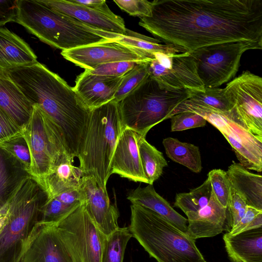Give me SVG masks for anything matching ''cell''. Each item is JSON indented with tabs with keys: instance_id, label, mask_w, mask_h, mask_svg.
Instances as JSON below:
<instances>
[{
	"instance_id": "obj_1",
	"label": "cell",
	"mask_w": 262,
	"mask_h": 262,
	"mask_svg": "<svg viewBox=\"0 0 262 262\" xmlns=\"http://www.w3.org/2000/svg\"><path fill=\"white\" fill-rule=\"evenodd\" d=\"M139 25L181 53L232 41L262 44V0H155Z\"/></svg>"
},
{
	"instance_id": "obj_2",
	"label": "cell",
	"mask_w": 262,
	"mask_h": 262,
	"mask_svg": "<svg viewBox=\"0 0 262 262\" xmlns=\"http://www.w3.org/2000/svg\"><path fill=\"white\" fill-rule=\"evenodd\" d=\"M7 73L30 102L55 125L67 154L77 157L91 111L73 88L38 61Z\"/></svg>"
},
{
	"instance_id": "obj_3",
	"label": "cell",
	"mask_w": 262,
	"mask_h": 262,
	"mask_svg": "<svg viewBox=\"0 0 262 262\" xmlns=\"http://www.w3.org/2000/svg\"><path fill=\"white\" fill-rule=\"evenodd\" d=\"M15 22L41 41L68 50L113 41L114 33L88 26L49 8L40 0H17Z\"/></svg>"
},
{
	"instance_id": "obj_4",
	"label": "cell",
	"mask_w": 262,
	"mask_h": 262,
	"mask_svg": "<svg viewBox=\"0 0 262 262\" xmlns=\"http://www.w3.org/2000/svg\"><path fill=\"white\" fill-rule=\"evenodd\" d=\"M128 229L150 256L157 262H207L195 240L155 212L130 205Z\"/></svg>"
},
{
	"instance_id": "obj_5",
	"label": "cell",
	"mask_w": 262,
	"mask_h": 262,
	"mask_svg": "<svg viewBox=\"0 0 262 262\" xmlns=\"http://www.w3.org/2000/svg\"><path fill=\"white\" fill-rule=\"evenodd\" d=\"M122 129L118 102L112 101L91 111L77 158L84 174L94 178L105 192Z\"/></svg>"
},
{
	"instance_id": "obj_6",
	"label": "cell",
	"mask_w": 262,
	"mask_h": 262,
	"mask_svg": "<svg viewBox=\"0 0 262 262\" xmlns=\"http://www.w3.org/2000/svg\"><path fill=\"white\" fill-rule=\"evenodd\" d=\"M45 191L30 176L7 202L6 220L0 232V262H20L25 248L47 200Z\"/></svg>"
},
{
	"instance_id": "obj_7",
	"label": "cell",
	"mask_w": 262,
	"mask_h": 262,
	"mask_svg": "<svg viewBox=\"0 0 262 262\" xmlns=\"http://www.w3.org/2000/svg\"><path fill=\"white\" fill-rule=\"evenodd\" d=\"M190 91L167 90L149 76L118 102L123 129L146 137L153 126L170 118L173 110L190 97Z\"/></svg>"
},
{
	"instance_id": "obj_8",
	"label": "cell",
	"mask_w": 262,
	"mask_h": 262,
	"mask_svg": "<svg viewBox=\"0 0 262 262\" xmlns=\"http://www.w3.org/2000/svg\"><path fill=\"white\" fill-rule=\"evenodd\" d=\"M21 134L30 153V175L42 188L57 160L67 153L61 136L53 122L36 105L29 122L21 128Z\"/></svg>"
},
{
	"instance_id": "obj_9",
	"label": "cell",
	"mask_w": 262,
	"mask_h": 262,
	"mask_svg": "<svg viewBox=\"0 0 262 262\" xmlns=\"http://www.w3.org/2000/svg\"><path fill=\"white\" fill-rule=\"evenodd\" d=\"M261 49V43L239 41L208 46L190 53L195 60L198 74L204 86L215 88L235 77L245 52Z\"/></svg>"
},
{
	"instance_id": "obj_10",
	"label": "cell",
	"mask_w": 262,
	"mask_h": 262,
	"mask_svg": "<svg viewBox=\"0 0 262 262\" xmlns=\"http://www.w3.org/2000/svg\"><path fill=\"white\" fill-rule=\"evenodd\" d=\"M224 90L231 105L226 116L262 140V78L245 71L229 82Z\"/></svg>"
},
{
	"instance_id": "obj_11",
	"label": "cell",
	"mask_w": 262,
	"mask_h": 262,
	"mask_svg": "<svg viewBox=\"0 0 262 262\" xmlns=\"http://www.w3.org/2000/svg\"><path fill=\"white\" fill-rule=\"evenodd\" d=\"M56 226L73 262H101L106 236L93 222L84 202Z\"/></svg>"
},
{
	"instance_id": "obj_12",
	"label": "cell",
	"mask_w": 262,
	"mask_h": 262,
	"mask_svg": "<svg viewBox=\"0 0 262 262\" xmlns=\"http://www.w3.org/2000/svg\"><path fill=\"white\" fill-rule=\"evenodd\" d=\"M153 55L154 58L147 63L148 73L163 88L170 91L204 90L195 60L190 53L157 52Z\"/></svg>"
},
{
	"instance_id": "obj_13",
	"label": "cell",
	"mask_w": 262,
	"mask_h": 262,
	"mask_svg": "<svg viewBox=\"0 0 262 262\" xmlns=\"http://www.w3.org/2000/svg\"><path fill=\"white\" fill-rule=\"evenodd\" d=\"M61 54L76 66L90 70L103 63L147 62L154 58L152 54L112 40L62 51Z\"/></svg>"
},
{
	"instance_id": "obj_14",
	"label": "cell",
	"mask_w": 262,
	"mask_h": 262,
	"mask_svg": "<svg viewBox=\"0 0 262 262\" xmlns=\"http://www.w3.org/2000/svg\"><path fill=\"white\" fill-rule=\"evenodd\" d=\"M59 13L73 17L96 29L109 33L124 35L126 31L124 19L114 13L106 1L95 7L76 4L70 0H40Z\"/></svg>"
},
{
	"instance_id": "obj_15",
	"label": "cell",
	"mask_w": 262,
	"mask_h": 262,
	"mask_svg": "<svg viewBox=\"0 0 262 262\" xmlns=\"http://www.w3.org/2000/svg\"><path fill=\"white\" fill-rule=\"evenodd\" d=\"M20 262H73L56 225L39 223L29 238Z\"/></svg>"
},
{
	"instance_id": "obj_16",
	"label": "cell",
	"mask_w": 262,
	"mask_h": 262,
	"mask_svg": "<svg viewBox=\"0 0 262 262\" xmlns=\"http://www.w3.org/2000/svg\"><path fill=\"white\" fill-rule=\"evenodd\" d=\"M86 211L97 227L107 236L119 227V213L93 177L84 175L80 185Z\"/></svg>"
},
{
	"instance_id": "obj_17",
	"label": "cell",
	"mask_w": 262,
	"mask_h": 262,
	"mask_svg": "<svg viewBox=\"0 0 262 262\" xmlns=\"http://www.w3.org/2000/svg\"><path fill=\"white\" fill-rule=\"evenodd\" d=\"M138 134L123 128L113 155L111 174L148 184L142 168L137 144Z\"/></svg>"
},
{
	"instance_id": "obj_18",
	"label": "cell",
	"mask_w": 262,
	"mask_h": 262,
	"mask_svg": "<svg viewBox=\"0 0 262 262\" xmlns=\"http://www.w3.org/2000/svg\"><path fill=\"white\" fill-rule=\"evenodd\" d=\"M123 76L96 75L85 70L77 76L73 88L85 106L91 111L114 100Z\"/></svg>"
},
{
	"instance_id": "obj_19",
	"label": "cell",
	"mask_w": 262,
	"mask_h": 262,
	"mask_svg": "<svg viewBox=\"0 0 262 262\" xmlns=\"http://www.w3.org/2000/svg\"><path fill=\"white\" fill-rule=\"evenodd\" d=\"M187 232L191 238L196 239L213 237L223 231H228L227 208L217 200L212 191L208 204L199 211L186 214Z\"/></svg>"
},
{
	"instance_id": "obj_20",
	"label": "cell",
	"mask_w": 262,
	"mask_h": 262,
	"mask_svg": "<svg viewBox=\"0 0 262 262\" xmlns=\"http://www.w3.org/2000/svg\"><path fill=\"white\" fill-rule=\"evenodd\" d=\"M228 119L227 125L220 132L230 144L239 163L247 169L261 172L262 140Z\"/></svg>"
},
{
	"instance_id": "obj_21",
	"label": "cell",
	"mask_w": 262,
	"mask_h": 262,
	"mask_svg": "<svg viewBox=\"0 0 262 262\" xmlns=\"http://www.w3.org/2000/svg\"><path fill=\"white\" fill-rule=\"evenodd\" d=\"M232 262H262V227L223 237Z\"/></svg>"
},
{
	"instance_id": "obj_22",
	"label": "cell",
	"mask_w": 262,
	"mask_h": 262,
	"mask_svg": "<svg viewBox=\"0 0 262 262\" xmlns=\"http://www.w3.org/2000/svg\"><path fill=\"white\" fill-rule=\"evenodd\" d=\"M0 108L21 128L29 122L33 110V105L7 72L2 71H0Z\"/></svg>"
},
{
	"instance_id": "obj_23",
	"label": "cell",
	"mask_w": 262,
	"mask_h": 262,
	"mask_svg": "<svg viewBox=\"0 0 262 262\" xmlns=\"http://www.w3.org/2000/svg\"><path fill=\"white\" fill-rule=\"evenodd\" d=\"M37 62V56L19 36L0 27V71L7 72Z\"/></svg>"
},
{
	"instance_id": "obj_24",
	"label": "cell",
	"mask_w": 262,
	"mask_h": 262,
	"mask_svg": "<svg viewBox=\"0 0 262 262\" xmlns=\"http://www.w3.org/2000/svg\"><path fill=\"white\" fill-rule=\"evenodd\" d=\"M73 161L74 159L67 153L57 160L42 186L47 199L79 187L84 174L79 167L73 165Z\"/></svg>"
},
{
	"instance_id": "obj_25",
	"label": "cell",
	"mask_w": 262,
	"mask_h": 262,
	"mask_svg": "<svg viewBox=\"0 0 262 262\" xmlns=\"http://www.w3.org/2000/svg\"><path fill=\"white\" fill-rule=\"evenodd\" d=\"M231 187L248 206L262 211V176L233 162L226 171Z\"/></svg>"
},
{
	"instance_id": "obj_26",
	"label": "cell",
	"mask_w": 262,
	"mask_h": 262,
	"mask_svg": "<svg viewBox=\"0 0 262 262\" xmlns=\"http://www.w3.org/2000/svg\"><path fill=\"white\" fill-rule=\"evenodd\" d=\"M127 199L132 204L141 206L155 212L187 234V220L178 213L166 200L156 191L153 185L137 187L129 193Z\"/></svg>"
},
{
	"instance_id": "obj_27",
	"label": "cell",
	"mask_w": 262,
	"mask_h": 262,
	"mask_svg": "<svg viewBox=\"0 0 262 262\" xmlns=\"http://www.w3.org/2000/svg\"><path fill=\"white\" fill-rule=\"evenodd\" d=\"M31 176L10 154L0 147V205L4 206L21 183Z\"/></svg>"
},
{
	"instance_id": "obj_28",
	"label": "cell",
	"mask_w": 262,
	"mask_h": 262,
	"mask_svg": "<svg viewBox=\"0 0 262 262\" xmlns=\"http://www.w3.org/2000/svg\"><path fill=\"white\" fill-rule=\"evenodd\" d=\"M190 97L173 110L170 118L174 112L187 107H204L221 112H227L231 110L224 89L205 88L203 91L190 90Z\"/></svg>"
},
{
	"instance_id": "obj_29",
	"label": "cell",
	"mask_w": 262,
	"mask_h": 262,
	"mask_svg": "<svg viewBox=\"0 0 262 262\" xmlns=\"http://www.w3.org/2000/svg\"><path fill=\"white\" fill-rule=\"evenodd\" d=\"M166 154L172 161L199 173L202 169L201 156L198 146L171 137L163 140Z\"/></svg>"
},
{
	"instance_id": "obj_30",
	"label": "cell",
	"mask_w": 262,
	"mask_h": 262,
	"mask_svg": "<svg viewBox=\"0 0 262 262\" xmlns=\"http://www.w3.org/2000/svg\"><path fill=\"white\" fill-rule=\"evenodd\" d=\"M137 144L144 175L148 184L153 185L168 163L162 152L149 143L145 137L138 134Z\"/></svg>"
},
{
	"instance_id": "obj_31",
	"label": "cell",
	"mask_w": 262,
	"mask_h": 262,
	"mask_svg": "<svg viewBox=\"0 0 262 262\" xmlns=\"http://www.w3.org/2000/svg\"><path fill=\"white\" fill-rule=\"evenodd\" d=\"M113 41L152 54L157 52L169 53H181L179 49L170 45L162 44L161 41L157 38L150 37L127 29L125 34H116Z\"/></svg>"
},
{
	"instance_id": "obj_32",
	"label": "cell",
	"mask_w": 262,
	"mask_h": 262,
	"mask_svg": "<svg viewBox=\"0 0 262 262\" xmlns=\"http://www.w3.org/2000/svg\"><path fill=\"white\" fill-rule=\"evenodd\" d=\"M212 194L209 180L207 178L200 186L188 192L176 194L174 206L187 214L196 212L209 202Z\"/></svg>"
},
{
	"instance_id": "obj_33",
	"label": "cell",
	"mask_w": 262,
	"mask_h": 262,
	"mask_svg": "<svg viewBox=\"0 0 262 262\" xmlns=\"http://www.w3.org/2000/svg\"><path fill=\"white\" fill-rule=\"evenodd\" d=\"M128 227H119L106 236L101 262H123L126 245L132 237Z\"/></svg>"
},
{
	"instance_id": "obj_34",
	"label": "cell",
	"mask_w": 262,
	"mask_h": 262,
	"mask_svg": "<svg viewBox=\"0 0 262 262\" xmlns=\"http://www.w3.org/2000/svg\"><path fill=\"white\" fill-rule=\"evenodd\" d=\"M147 62H141L125 73L113 101L119 102L148 76Z\"/></svg>"
},
{
	"instance_id": "obj_35",
	"label": "cell",
	"mask_w": 262,
	"mask_h": 262,
	"mask_svg": "<svg viewBox=\"0 0 262 262\" xmlns=\"http://www.w3.org/2000/svg\"><path fill=\"white\" fill-rule=\"evenodd\" d=\"M77 207L62 202L57 196L47 199L42 208L40 223L56 225Z\"/></svg>"
},
{
	"instance_id": "obj_36",
	"label": "cell",
	"mask_w": 262,
	"mask_h": 262,
	"mask_svg": "<svg viewBox=\"0 0 262 262\" xmlns=\"http://www.w3.org/2000/svg\"><path fill=\"white\" fill-rule=\"evenodd\" d=\"M212 191L219 202L225 208L227 207L230 195L231 185L226 171L214 169L207 174Z\"/></svg>"
},
{
	"instance_id": "obj_37",
	"label": "cell",
	"mask_w": 262,
	"mask_h": 262,
	"mask_svg": "<svg viewBox=\"0 0 262 262\" xmlns=\"http://www.w3.org/2000/svg\"><path fill=\"white\" fill-rule=\"evenodd\" d=\"M0 147L16 159L30 174L31 156L28 144L21 135L0 143Z\"/></svg>"
},
{
	"instance_id": "obj_38",
	"label": "cell",
	"mask_w": 262,
	"mask_h": 262,
	"mask_svg": "<svg viewBox=\"0 0 262 262\" xmlns=\"http://www.w3.org/2000/svg\"><path fill=\"white\" fill-rule=\"evenodd\" d=\"M171 131L178 132L203 127L206 120L200 115L192 112L180 113L170 118Z\"/></svg>"
},
{
	"instance_id": "obj_39",
	"label": "cell",
	"mask_w": 262,
	"mask_h": 262,
	"mask_svg": "<svg viewBox=\"0 0 262 262\" xmlns=\"http://www.w3.org/2000/svg\"><path fill=\"white\" fill-rule=\"evenodd\" d=\"M247 207L244 200L231 187L227 207V222L229 232L243 217Z\"/></svg>"
},
{
	"instance_id": "obj_40",
	"label": "cell",
	"mask_w": 262,
	"mask_h": 262,
	"mask_svg": "<svg viewBox=\"0 0 262 262\" xmlns=\"http://www.w3.org/2000/svg\"><path fill=\"white\" fill-rule=\"evenodd\" d=\"M141 62L134 61H120L100 64L92 70H87L94 75L119 77L123 76L128 71Z\"/></svg>"
},
{
	"instance_id": "obj_41",
	"label": "cell",
	"mask_w": 262,
	"mask_h": 262,
	"mask_svg": "<svg viewBox=\"0 0 262 262\" xmlns=\"http://www.w3.org/2000/svg\"><path fill=\"white\" fill-rule=\"evenodd\" d=\"M114 2L122 10L132 16L140 18L151 14V2L146 0H115Z\"/></svg>"
},
{
	"instance_id": "obj_42",
	"label": "cell",
	"mask_w": 262,
	"mask_h": 262,
	"mask_svg": "<svg viewBox=\"0 0 262 262\" xmlns=\"http://www.w3.org/2000/svg\"><path fill=\"white\" fill-rule=\"evenodd\" d=\"M21 133V128L0 108V143L20 135Z\"/></svg>"
},
{
	"instance_id": "obj_43",
	"label": "cell",
	"mask_w": 262,
	"mask_h": 262,
	"mask_svg": "<svg viewBox=\"0 0 262 262\" xmlns=\"http://www.w3.org/2000/svg\"><path fill=\"white\" fill-rule=\"evenodd\" d=\"M17 0H0V27L15 21L17 16Z\"/></svg>"
},
{
	"instance_id": "obj_44",
	"label": "cell",
	"mask_w": 262,
	"mask_h": 262,
	"mask_svg": "<svg viewBox=\"0 0 262 262\" xmlns=\"http://www.w3.org/2000/svg\"><path fill=\"white\" fill-rule=\"evenodd\" d=\"M262 211L247 206L246 212L239 222L227 232L229 235H235L243 231L253 219Z\"/></svg>"
},
{
	"instance_id": "obj_45",
	"label": "cell",
	"mask_w": 262,
	"mask_h": 262,
	"mask_svg": "<svg viewBox=\"0 0 262 262\" xmlns=\"http://www.w3.org/2000/svg\"><path fill=\"white\" fill-rule=\"evenodd\" d=\"M72 2L81 6L86 7H95L98 6L104 2L105 1L104 0H70Z\"/></svg>"
},
{
	"instance_id": "obj_46",
	"label": "cell",
	"mask_w": 262,
	"mask_h": 262,
	"mask_svg": "<svg viewBox=\"0 0 262 262\" xmlns=\"http://www.w3.org/2000/svg\"><path fill=\"white\" fill-rule=\"evenodd\" d=\"M260 227H262V212L259 213L243 231Z\"/></svg>"
},
{
	"instance_id": "obj_47",
	"label": "cell",
	"mask_w": 262,
	"mask_h": 262,
	"mask_svg": "<svg viewBox=\"0 0 262 262\" xmlns=\"http://www.w3.org/2000/svg\"><path fill=\"white\" fill-rule=\"evenodd\" d=\"M2 207V206H1L0 205V208H1Z\"/></svg>"
}]
</instances>
